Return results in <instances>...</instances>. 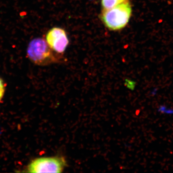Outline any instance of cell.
I'll list each match as a JSON object with an SVG mask.
<instances>
[{
    "instance_id": "3",
    "label": "cell",
    "mask_w": 173,
    "mask_h": 173,
    "mask_svg": "<svg viewBox=\"0 0 173 173\" xmlns=\"http://www.w3.org/2000/svg\"><path fill=\"white\" fill-rule=\"evenodd\" d=\"M67 166L63 156H53L36 158L27 167L28 173H61Z\"/></svg>"
},
{
    "instance_id": "5",
    "label": "cell",
    "mask_w": 173,
    "mask_h": 173,
    "mask_svg": "<svg viewBox=\"0 0 173 173\" xmlns=\"http://www.w3.org/2000/svg\"><path fill=\"white\" fill-rule=\"evenodd\" d=\"M127 0H101L103 9H108L124 3Z\"/></svg>"
},
{
    "instance_id": "8",
    "label": "cell",
    "mask_w": 173,
    "mask_h": 173,
    "mask_svg": "<svg viewBox=\"0 0 173 173\" xmlns=\"http://www.w3.org/2000/svg\"><path fill=\"white\" fill-rule=\"evenodd\" d=\"M157 92V89H154L153 90H152V95H153V96H154L156 94V93Z\"/></svg>"
},
{
    "instance_id": "4",
    "label": "cell",
    "mask_w": 173,
    "mask_h": 173,
    "mask_svg": "<svg viewBox=\"0 0 173 173\" xmlns=\"http://www.w3.org/2000/svg\"><path fill=\"white\" fill-rule=\"evenodd\" d=\"M46 41L54 51L62 55L69 43L66 31L58 27H54L49 30L46 34Z\"/></svg>"
},
{
    "instance_id": "2",
    "label": "cell",
    "mask_w": 173,
    "mask_h": 173,
    "mask_svg": "<svg viewBox=\"0 0 173 173\" xmlns=\"http://www.w3.org/2000/svg\"><path fill=\"white\" fill-rule=\"evenodd\" d=\"M132 6L129 0L108 9H103L100 17L109 30L116 31L125 28L132 14Z\"/></svg>"
},
{
    "instance_id": "1",
    "label": "cell",
    "mask_w": 173,
    "mask_h": 173,
    "mask_svg": "<svg viewBox=\"0 0 173 173\" xmlns=\"http://www.w3.org/2000/svg\"><path fill=\"white\" fill-rule=\"evenodd\" d=\"M27 56L31 62L40 66L61 63L64 58L62 54L55 53L50 48L46 39L41 38L34 39L29 43Z\"/></svg>"
},
{
    "instance_id": "6",
    "label": "cell",
    "mask_w": 173,
    "mask_h": 173,
    "mask_svg": "<svg viewBox=\"0 0 173 173\" xmlns=\"http://www.w3.org/2000/svg\"><path fill=\"white\" fill-rule=\"evenodd\" d=\"M158 111L159 113L167 114H173V109L168 107L165 105H161L159 107Z\"/></svg>"
},
{
    "instance_id": "7",
    "label": "cell",
    "mask_w": 173,
    "mask_h": 173,
    "mask_svg": "<svg viewBox=\"0 0 173 173\" xmlns=\"http://www.w3.org/2000/svg\"><path fill=\"white\" fill-rule=\"evenodd\" d=\"M6 85L4 81L1 77H0V104L3 100L5 94Z\"/></svg>"
}]
</instances>
